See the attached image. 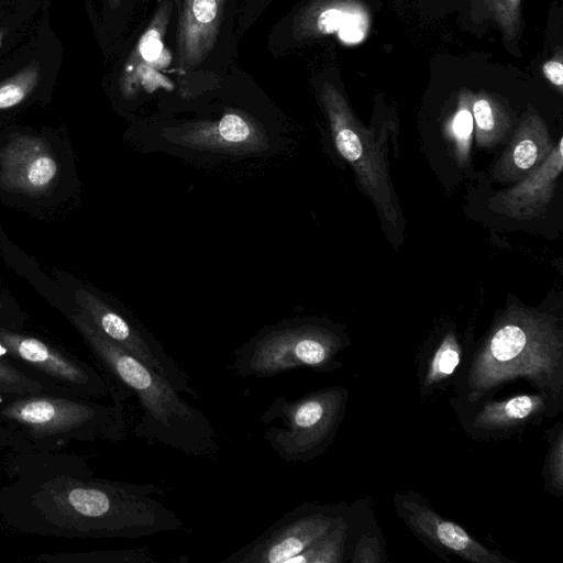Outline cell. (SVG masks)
I'll list each match as a JSON object with an SVG mask.
<instances>
[{
	"label": "cell",
	"instance_id": "6da1fadb",
	"mask_svg": "<svg viewBox=\"0 0 563 563\" xmlns=\"http://www.w3.org/2000/svg\"><path fill=\"white\" fill-rule=\"evenodd\" d=\"M10 481L0 488V518L34 536L140 539L184 530L181 518L153 495L154 483L93 477L85 457L11 448Z\"/></svg>",
	"mask_w": 563,
	"mask_h": 563
},
{
	"label": "cell",
	"instance_id": "7a4b0ae2",
	"mask_svg": "<svg viewBox=\"0 0 563 563\" xmlns=\"http://www.w3.org/2000/svg\"><path fill=\"white\" fill-rule=\"evenodd\" d=\"M521 379L534 390L563 395V328L549 312L511 302L473 346L452 396L475 401Z\"/></svg>",
	"mask_w": 563,
	"mask_h": 563
},
{
	"label": "cell",
	"instance_id": "3957f363",
	"mask_svg": "<svg viewBox=\"0 0 563 563\" xmlns=\"http://www.w3.org/2000/svg\"><path fill=\"white\" fill-rule=\"evenodd\" d=\"M112 387L134 396L141 417L133 434L186 455L213 460L219 444L206 413L186 401L165 377L108 340L78 308L69 316Z\"/></svg>",
	"mask_w": 563,
	"mask_h": 563
},
{
	"label": "cell",
	"instance_id": "277c9868",
	"mask_svg": "<svg viewBox=\"0 0 563 563\" xmlns=\"http://www.w3.org/2000/svg\"><path fill=\"white\" fill-rule=\"evenodd\" d=\"M115 388L112 404L47 393L11 397L0 419L12 434L11 448L57 451L71 442H121L128 433L124 400Z\"/></svg>",
	"mask_w": 563,
	"mask_h": 563
},
{
	"label": "cell",
	"instance_id": "5b68a950",
	"mask_svg": "<svg viewBox=\"0 0 563 563\" xmlns=\"http://www.w3.org/2000/svg\"><path fill=\"white\" fill-rule=\"evenodd\" d=\"M350 345L344 331L317 319L266 327L232 353L230 368L241 378H271L309 368L331 373L344 366L338 355Z\"/></svg>",
	"mask_w": 563,
	"mask_h": 563
},
{
	"label": "cell",
	"instance_id": "8992f818",
	"mask_svg": "<svg viewBox=\"0 0 563 563\" xmlns=\"http://www.w3.org/2000/svg\"><path fill=\"white\" fill-rule=\"evenodd\" d=\"M349 400L344 386H328L289 400L276 397L260 417L273 452L284 462H310L333 443Z\"/></svg>",
	"mask_w": 563,
	"mask_h": 563
},
{
	"label": "cell",
	"instance_id": "52a82bcc",
	"mask_svg": "<svg viewBox=\"0 0 563 563\" xmlns=\"http://www.w3.org/2000/svg\"><path fill=\"white\" fill-rule=\"evenodd\" d=\"M321 101L339 154L352 166L360 189L369 197L382 221L396 228L401 217L390 180L386 142L355 118L332 84H323Z\"/></svg>",
	"mask_w": 563,
	"mask_h": 563
},
{
	"label": "cell",
	"instance_id": "ba28073f",
	"mask_svg": "<svg viewBox=\"0 0 563 563\" xmlns=\"http://www.w3.org/2000/svg\"><path fill=\"white\" fill-rule=\"evenodd\" d=\"M0 360H13L41 382L47 394L99 399L112 397V386L90 364L37 336L0 328Z\"/></svg>",
	"mask_w": 563,
	"mask_h": 563
},
{
	"label": "cell",
	"instance_id": "9c48e42d",
	"mask_svg": "<svg viewBox=\"0 0 563 563\" xmlns=\"http://www.w3.org/2000/svg\"><path fill=\"white\" fill-rule=\"evenodd\" d=\"M449 404L468 438L482 442L504 441L520 439L529 428L559 416L563 411V395L534 390L475 401L451 396Z\"/></svg>",
	"mask_w": 563,
	"mask_h": 563
},
{
	"label": "cell",
	"instance_id": "30bf717a",
	"mask_svg": "<svg viewBox=\"0 0 563 563\" xmlns=\"http://www.w3.org/2000/svg\"><path fill=\"white\" fill-rule=\"evenodd\" d=\"M344 512L338 505L303 503L221 562L286 563L324 534Z\"/></svg>",
	"mask_w": 563,
	"mask_h": 563
},
{
	"label": "cell",
	"instance_id": "8fae6325",
	"mask_svg": "<svg viewBox=\"0 0 563 563\" xmlns=\"http://www.w3.org/2000/svg\"><path fill=\"white\" fill-rule=\"evenodd\" d=\"M75 300L96 328L115 345L165 377L178 391L200 398L190 375L145 329L89 290H75Z\"/></svg>",
	"mask_w": 563,
	"mask_h": 563
},
{
	"label": "cell",
	"instance_id": "7c38bea8",
	"mask_svg": "<svg viewBox=\"0 0 563 563\" xmlns=\"http://www.w3.org/2000/svg\"><path fill=\"white\" fill-rule=\"evenodd\" d=\"M395 512L427 548L449 561L453 554L471 563H516L477 541L460 525L442 517L415 490L393 495Z\"/></svg>",
	"mask_w": 563,
	"mask_h": 563
},
{
	"label": "cell",
	"instance_id": "4fadbf2b",
	"mask_svg": "<svg viewBox=\"0 0 563 563\" xmlns=\"http://www.w3.org/2000/svg\"><path fill=\"white\" fill-rule=\"evenodd\" d=\"M169 142L194 150L229 154L262 153L268 147L263 126L241 111H228L217 120L196 121L165 130Z\"/></svg>",
	"mask_w": 563,
	"mask_h": 563
},
{
	"label": "cell",
	"instance_id": "5bb4252c",
	"mask_svg": "<svg viewBox=\"0 0 563 563\" xmlns=\"http://www.w3.org/2000/svg\"><path fill=\"white\" fill-rule=\"evenodd\" d=\"M57 163L44 140L18 136L0 150V184L8 190L38 195L57 176Z\"/></svg>",
	"mask_w": 563,
	"mask_h": 563
},
{
	"label": "cell",
	"instance_id": "9a60e30c",
	"mask_svg": "<svg viewBox=\"0 0 563 563\" xmlns=\"http://www.w3.org/2000/svg\"><path fill=\"white\" fill-rule=\"evenodd\" d=\"M563 169V137L553 145L547 158L523 179L489 200L492 211L516 220L541 217L553 198Z\"/></svg>",
	"mask_w": 563,
	"mask_h": 563
},
{
	"label": "cell",
	"instance_id": "2e32d148",
	"mask_svg": "<svg viewBox=\"0 0 563 563\" xmlns=\"http://www.w3.org/2000/svg\"><path fill=\"white\" fill-rule=\"evenodd\" d=\"M173 10L172 0H164L158 5L145 32L140 37L129 56L120 79V88L124 96H132L141 87L163 85L166 78L161 73L170 60L164 37Z\"/></svg>",
	"mask_w": 563,
	"mask_h": 563
},
{
	"label": "cell",
	"instance_id": "e0dca14e",
	"mask_svg": "<svg viewBox=\"0 0 563 563\" xmlns=\"http://www.w3.org/2000/svg\"><path fill=\"white\" fill-rule=\"evenodd\" d=\"M225 0H184L177 30L181 68L199 66L212 51L224 12Z\"/></svg>",
	"mask_w": 563,
	"mask_h": 563
},
{
	"label": "cell",
	"instance_id": "ac0fdd59",
	"mask_svg": "<svg viewBox=\"0 0 563 563\" xmlns=\"http://www.w3.org/2000/svg\"><path fill=\"white\" fill-rule=\"evenodd\" d=\"M552 147L545 122L538 112L529 109L496 162L492 176L496 181H519L547 158Z\"/></svg>",
	"mask_w": 563,
	"mask_h": 563
},
{
	"label": "cell",
	"instance_id": "d6986e66",
	"mask_svg": "<svg viewBox=\"0 0 563 563\" xmlns=\"http://www.w3.org/2000/svg\"><path fill=\"white\" fill-rule=\"evenodd\" d=\"M473 344L463 343L453 328L417 356V379L421 398H429L455 386L466 368Z\"/></svg>",
	"mask_w": 563,
	"mask_h": 563
},
{
	"label": "cell",
	"instance_id": "ffe728a7",
	"mask_svg": "<svg viewBox=\"0 0 563 563\" xmlns=\"http://www.w3.org/2000/svg\"><path fill=\"white\" fill-rule=\"evenodd\" d=\"M367 15L353 0H319L298 13L294 23L300 38L319 37L340 32L346 42H357L367 30Z\"/></svg>",
	"mask_w": 563,
	"mask_h": 563
},
{
	"label": "cell",
	"instance_id": "44dd1931",
	"mask_svg": "<svg viewBox=\"0 0 563 563\" xmlns=\"http://www.w3.org/2000/svg\"><path fill=\"white\" fill-rule=\"evenodd\" d=\"M472 114L475 141L479 147H493L504 142L512 126L509 110L496 97L481 91L473 97Z\"/></svg>",
	"mask_w": 563,
	"mask_h": 563
},
{
	"label": "cell",
	"instance_id": "7402d4cb",
	"mask_svg": "<svg viewBox=\"0 0 563 563\" xmlns=\"http://www.w3.org/2000/svg\"><path fill=\"white\" fill-rule=\"evenodd\" d=\"M349 530L350 522L344 512L324 534L286 563H342Z\"/></svg>",
	"mask_w": 563,
	"mask_h": 563
},
{
	"label": "cell",
	"instance_id": "603a6c76",
	"mask_svg": "<svg viewBox=\"0 0 563 563\" xmlns=\"http://www.w3.org/2000/svg\"><path fill=\"white\" fill-rule=\"evenodd\" d=\"M473 97L474 95L470 90L461 91L456 111L445 125V132L453 142L455 159L460 166H466L470 162L471 143L474 132Z\"/></svg>",
	"mask_w": 563,
	"mask_h": 563
},
{
	"label": "cell",
	"instance_id": "cb8c5ba5",
	"mask_svg": "<svg viewBox=\"0 0 563 563\" xmlns=\"http://www.w3.org/2000/svg\"><path fill=\"white\" fill-rule=\"evenodd\" d=\"M35 560L48 563H155L148 547L81 553H43Z\"/></svg>",
	"mask_w": 563,
	"mask_h": 563
},
{
	"label": "cell",
	"instance_id": "d4e9b609",
	"mask_svg": "<svg viewBox=\"0 0 563 563\" xmlns=\"http://www.w3.org/2000/svg\"><path fill=\"white\" fill-rule=\"evenodd\" d=\"M549 449L541 472L544 492L561 497L563 494V423L558 421L545 430Z\"/></svg>",
	"mask_w": 563,
	"mask_h": 563
},
{
	"label": "cell",
	"instance_id": "484cf974",
	"mask_svg": "<svg viewBox=\"0 0 563 563\" xmlns=\"http://www.w3.org/2000/svg\"><path fill=\"white\" fill-rule=\"evenodd\" d=\"M40 80V67L33 63L20 73L0 82V110L20 104L26 99Z\"/></svg>",
	"mask_w": 563,
	"mask_h": 563
},
{
	"label": "cell",
	"instance_id": "4316f807",
	"mask_svg": "<svg viewBox=\"0 0 563 563\" xmlns=\"http://www.w3.org/2000/svg\"><path fill=\"white\" fill-rule=\"evenodd\" d=\"M47 393L45 386L9 362L0 360V398Z\"/></svg>",
	"mask_w": 563,
	"mask_h": 563
},
{
	"label": "cell",
	"instance_id": "83f0119b",
	"mask_svg": "<svg viewBox=\"0 0 563 563\" xmlns=\"http://www.w3.org/2000/svg\"><path fill=\"white\" fill-rule=\"evenodd\" d=\"M520 2L521 0H487L493 18L508 40L518 34L521 25Z\"/></svg>",
	"mask_w": 563,
	"mask_h": 563
},
{
	"label": "cell",
	"instance_id": "f1b7e54d",
	"mask_svg": "<svg viewBox=\"0 0 563 563\" xmlns=\"http://www.w3.org/2000/svg\"><path fill=\"white\" fill-rule=\"evenodd\" d=\"M385 556L380 540L376 536L363 534L355 544L353 556L354 563H379Z\"/></svg>",
	"mask_w": 563,
	"mask_h": 563
},
{
	"label": "cell",
	"instance_id": "f546056e",
	"mask_svg": "<svg viewBox=\"0 0 563 563\" xmlns=\"http://www.w3.org/2000/svg\"><path fill=\"white\" fill-rule=\"evenodd\" d=\"M542 71L545 78L561 91L563 86V64L561 55L545 62L542 66Z\"/></svg>",
	"mask_w": 563,
	"mask_h": 563
},
{
	"label": "cell",
	"instance_id": "4dcf8cb0",
	"mask_svg": "<svg viewBox=\"0 0 563 563\" xmlns=\"http://www.w3.org/2000/svg\"><path fill=\"white\" fill-rule=\"evenodd\" d=\"M13 438L9 429L0 419V452L3 449L11 448Z\"/></svg>",
	"mask_w": 563,
	"mask_h": 563
},
{
	"label": "cell",
	"instance_id": "1f68e13d",
	"mask_svg": "<svg viewBox=\"0 0 563 563\" xmlns=\"http://www.w3.org/2000/svg\"><path fill=\"white\" fill-rule=\"evenodd\" d=\"M122 0H109V4L111 9H115L120 5Z\"/></svg>",
	"mask_w": 563,
	"mask_h": 563
},
{
	"label": "cell",
	"instance_id": "d6a6232c",
	"mask_svg": "<svg viewBox=\"0 0 563 563\" xmlns=\"http://www.w3.org/2000/svg\"><path fill=\"white\" fill-rule=\"evenodd\" d=\"M2 34L0 33V46H1Z\"/></svg>",
	"mask_w": 563,
	"mask_h": 563
},
{
	"label": "cell",
	"instance_id": "836d02e7",
	"mask_svg": "<svg viewBox=\"0 0 563 563\" xmlns=\"http://www.w3.org/2000/svg\"><path fill=\"white\" fill-rule=\"evenodd\" d=\"M177 2L178 5H180V0H175Z\"/></svg>",
	"mask_w": 563,
	"mask_h": 563
},
{
	"label": "cell",
	"instance_id": "e575fe53",
	"mask_svg": "<svg viewBox=\"0 0 563 563\" xmlns=\"http://www.w3.org/2000/svg\"><path fill=\"white\" fill-rule=\"evenodd\" d=\"M1 309H2V303H1V301H0V310H1Z\"/></svg>",
	"mask_w": 563,
	"mask_h": 563
}]
</instances>
